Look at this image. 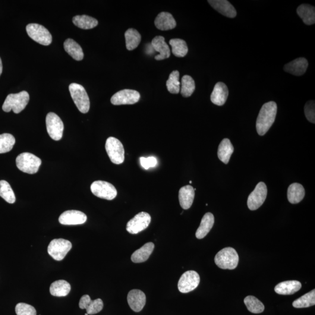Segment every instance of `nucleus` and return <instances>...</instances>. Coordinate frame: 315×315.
Masks as SVG:
<instances>
[{"mask_svg": "<svg viewBox=\"0 0 315 315\" xmlns=\"http://www.w3.org/2000/svg\"><path fill=\"white\" fill-rule=\"evenodd\" d=\"M42 163L39 158L29 153H24L20 154L16 159V164L21 171L34 174L39 171Z\"/></svg>", "mask_w": 315, "mask_h": 315, "instance_id": "nucleus-4", "label": "nucleus"}, {"mask_svg": "<svg viewBox=\"0 0 315 315\" xmlns=\"http://www.w3.org/2000/svg\"><path fill=\"white\" fill-rule=\"evenodd\" d=\"M157 29L160 31H169L174 29L176 22L171 14L162 12L158 15L154 22Z\"/></svg>", "mask_w": 315, "mask_h": 315, "instance_id": "nucleus-22", "label": "nucleus"}, {"mask_svg": "<svg viewBox=\"0 0 315 315\" xmlns=\"http://www.w3.org/2000/svg\"><path fill=\"white\" fill-rule=\"evenodd\" d=\"M151 46L156 52L159 53V55L155 57L157 61H162L169 58L171 56V50L163 36H158L154 37L151 42Z\"/></svg>", "mask_w": 315, "mask_h": 315, "instance_id": "nucleus-18", "label": "nucleus"}, {"mask_svg": "<svg viewBox=\"0 0 315 315\" xmlns=\"http://www.w3.org/2000/svg\"><path fill=\"white\" fill-rule=\"evenodd\" d=\"M140 160L141 165L146 170L155 167L158 163L156 158L154 157H141Z\"/></svg>", "mask_w": 315, "mask_h": 315, "instance_id": "nucleus-43", "label": "nucleus"}, {"mask_svg": "<svg viewBox=\"0 0 315 315\" xmlns=\"http://www.w3.org/2000/svg\"><path fill=\"white\" fill-rule=\"evenodd\" d=\"M140 99V94L137 91L124 90L113 94L110 101L114 105H133Z\"/></svg>", "mask_w": 315, "mask_h": 315, "instance_id": "nucleus-13", "label": "nucleus"}, {"mask_svg": "<svg viewBox=\"0 0 315 315\" xmlns=\"http://www.w3.org/2000/svg\"><path fill=\"white\" fill-rule=\"evenodd\" d=\"M87 217L84 213L77 210H68L60 216V223L64 225L83 224L87 221Z\"/></svg>", "mask_w": 315, "mask_h": 315, "instance_id": "nucleus-15", "label": "nucleus"}, {"mask_svg": "<svg viewBox=\"0 0 315 315\" xmlns=\"http://www.w3.org/2000/svg\"><path fill=\"white\" fill-rule=\"evenodd\" d=\"M27 33L32 39L44 46H49L52 42V36L49 31L42 25L37 24H28Z\"/></svg>", "mask_w": 315, "mask_h": 315, "instance_id": "nucleus-7", "label": "nucleus"}, {"mask_svg": "<svg viewBox=\"0 0 315 315\" xmlns=\"http://www.w3.org/2000/svg\"><path fill=\"white\" fill-rule=\"evenodd\" d=\"M208 2L214 9L225 17L230 18H234L236 17L235 8L226 0H209Z\"/></svg>", "mask_w": 315, "mask_h": 315, "instance_id": "nucleus-20", "label": "nucleus"}, {"mask_svg": "<svg viewBox=\"0 0 315 315\" xmlns=\"http://www.w3.org/2000/svg\"><path fill=\"white\" fill-rule=\"evenodd\" d=\"M214 223L213 214L210 213L205 214L196 232V238L199 239L204 238L212 229Z\"/></svg>", "mask_w": 315, "mask_h": 315, "instance_id": "nucleus-26", "label": "nucleus"}, {"mask_svg": "<svg viewBox=\"0 0 315 315\" xmlns=\"http://www.w3.org/2000/svg\"><path fill=\"white\" fill-rule=\"evenodd\" d=\"M172 52L178 58H184L188 53V47L185 41L181 39H172L169 41Z\"/></svg>", "mask_w": 315, "mask_h": 315, "instance_id": "nucleus-34", "label": "nucleus"}, {"mask_svg": "<svg viewBox=\"0 0 315 315\" xmlns=\"http://www.w3.org/2000/svg\"><path fill=\"white\" fill-rule=\"evenodd\" d=\"M267 194V189L266 184L264 182H259L248 197L249 209L252 211L259 209L265 201Z\"/></svg>", "mask_w": 315, "mask_h": 315, "instance_id": "nucleus-11", "label": "nucleus"}, {"mask_svg": "<svg viewBox=\"0 0 315 315\" xmlns=\"http://www.w3.org/2000/svg\"><path fill=\"white\" fill-rule=\"evenodd\" d=\"M65 52L75 61H81L84 58V53L81 47L71 39H67L64 43Z\"/></svg>", "mask_w": 315, "mask_h": 315, "instance_id": "nucleus-31", "label": "nucleus"}, {"mask_svg": "<svg viewBox=\"0 0 315 315\" xmlns=\"http://www.w3.org/2000/svg\"><path fill=\"white\" fill-rule=\"evenodd\" d=\"M72 22L75 26L83 30H91L96 27L98 24L95 18L88 15H77L72 18Z\"/></svg>", "mask_w": 315, "mask_h": 315, "instance_id": "nucleus-32", "label": "nucleus"}, {"mask_svg": "<svg viewBox=\"0 0 315 315\" xmlns=\"http://www.w3.org/2000/svg\"><path fill=\"white\" fill-rule=\"evenodd\" d=\"M297 14L307 25L315 23V8L309 4H302L297 8Z\"/></svg>", "mask_w": 315, "mask_h": 315, "instance_id": "nucleus-29", "label": "nucleus"}, {"mask_svg": "<svg viewBox=\"0 0 315 315\" xmlns=\"http://www.w3.org/2000/svg\"><path fill=\"white\" fill-rule=\"evenodd\" d=\"M228 89L224 83L219 82L216 84L212 94L211 100L217 106H222L225 103L228 96Z\"/></svg>", "mask_w": 315, "mask_h": 315, "instance_id": "nucleus-19", "label": "nucleus"}, {"mask_svg": "<svg viewBox=\"0 0 315 315\" xmlns=\"http://www.w3.org/2000/svg\"><path fill=\"white\" fill-rule=\"evenodd\" d=\"M234 149L233 147L231 141L228 138H224L220 144L218 150V157L220 160L225 164H227Z\"/></svg>", "mask_w": 315, "mask_h": 315, "instance_id": "nucleus-28", "label": "nucleus"}, {"mask_svg": "<svg viewBox=\"0 0 315 315\" xmlns=\"http://www.w3.org/2000/svg\"><path fill=\"white\" fill-rule=\"evenodd\" d=\"M0 196L8 203L13 204L15 202L14 192L7 181H0Z\"/></svg>", "mask_w": 315, "mask_h": 315, "instance_id": "nucleus-38", "label": "nucleus"}, {"mask_svg": "<svg viewBox=\"0 0 315 315\" xmlns=\"http://www.w3.org/2000/svg\"><path fill=\"white\" fill-rule=\"evenodd\" d=\"M29 100L30 94L27 91L9 94L3 104L2 110L5 112L13 110L16 114H18L26 108Z\"/></svg>", "mask_w": 315, "mask_h": 315, "instance_id": "nucleus-2", "label": "nucleus"}, {"mask_svg": "<svg viewBox=\"0 0 315 315\" xmlns=\"http://www.w3.org/2000/svg\"><path fill=\"white\" fill-rule=\"evenodd\" d=\"M194 189L190 185L185 186L179 190V200L182 209H190L194 201Z\"/></svg>", "mask_w": 315, "mask_h": 315, "instance_id": "nucleus-23", "label": "nucleus"}, {"mask_svg": "<svg viewBox=\"0 0 315 315\" xmlns=\"http://www.w3.org/2000/svg\"><path fill=\"white\" fill-rule=\"evenodd\" d=\"M315 305V290L313 289L301 297L293 302L292 305L295 308H304L314 306Z\"/></svg>", "mask_w": 315, "mask_h": 315, "instance_id": "nucleus-35", "label": "nucleus"}, {"mask_svg": "<svg viewBox=\"0 0 315 315\" xmlns=\"http://www.w3.org/2000/svg\"><path fill=\"white\" fill-rule=\"evenodd\" d=\"M85 315H88V314H85Z\"/></svg>", "mask_w": 315, "mask_h": 315, "instance_id": "nucleus-46", "label": "nucleus"}, {"mask_svg": "<svg viewBox=\"0 0 315 315\" xmlns=\"http://www.w3.org/2000/svg\"><path fill=\"white\" fill-rule=\"evenodd\" d=\"M308 67L306 59L301 58L294 60L285 65L284 70L289 74L300 76L305 73Z\"/></svg>", "mask_w": 315, "mask_h": 315, "instance_id": "nucleus-21", "label": "nucleus"}, {"mask_svg": "<svg viewBox=\"0 0 315 315\" xmlns=\"http://www.w3.org/2000/svg\"><path fill=\"white\" fill-rule=\"evenodd\" d=\"M46 124L47 133L55 141L62 139L64 131V124L58 115L50 112L47 115Z\"/></svg>", "mask_w": 315, "mask_h": 315, "instance_id": "nucleus-10", "label": "nucleus"}, {"mask_svg": "<svg viewBox=\"0 0 315 315\" xmlns=\"http://www.w3.org/2000/svg\"><path fill=\"white\" fill-rule=\"evenodd\" d=\"M71 291V285L65 280H58L50 285V292L55 297H65Z\"/></svg>", "mask_w": 315, "mask_h": 315, "instance_id": "nucleus-30", "label": "nucleus"}, {"mask_svg": "<svg viewBox=\"0 0 315 315\" xmlns=\"http://www.w3.org/2000/svg\"><path fill=\"white\" fill-rule=\"evenodd\" d=\"M305 114L308 121L315 123V105L314 100H310L305 106Z\"/></svg>", "mask_w": 315, "mask_h": 315, "instance_id": "nucleus-42", "label": "nucleus"}, {"mask_svg": "<svg viewBox=\"0 0 315 315\" xmlns=\"http://www.w3.org/2000/svg\"><path fill=\"white\" fill-rule=\"evenodd\" d=\"M2 64L1 58H0V75L2 74Z\"/></svg>", "mask_w": 315, "mask_h": 315, "instance_id": "nucleus-44", "label": "nucleus"}, {"mask_svg": "<svg viewBox=\"0 0 315 315\" xmlns=\"http://www.w3.org/2000/svg\"><path fill=\"white\" fill-rule=\"evenodd\" d=\"M277 112V104L269 102L264 104L256 121V130L259 135H265L275 121Z\"/></svg>", "mask_w": 315, "mask_h": 315, "instance_id": "nucleus-1", "label": "nucleus"}, {"mask_svg": "<svg viewBox=\"0 0 315 315\" xmlns=\"http://www.w3.org/2000/svg\"><path fill=\"white\" fill-rule=\"evenodd\" d=\"M302 287L301 283L296 280L280 283L276 286L275 291L280 295H292L298 292Z\"/></svg>", "mask_w": 315, "mask_h": 315, "instance_id": "nucleus-24", "label": "nucleus"}, {"mask_svg": "<svg viewBox=\"0 0 315 315\" xmlns=\"http://www.w3.org/2000/svg\"><path fill=\"white\" fill-rule=\"evenodd\" d=\"M166 87L169 92L173 94H177L180 92L181 83L179 82V72L173 71L169 75L166 81Z\"/></svg>", "mask_w": 315, "mask_h": 315, "instance_id": "nucleus-39", "label": "nucleus"}, {"mask_svg": "<svg viewBox=\"0 0 315 315\" xmlns=\"http://www.w3.org/2000/svg\"><path fill=\"white\" fill-rule=\"evenodd\" d=\"M91 190L94 196L103 199L112 200L117 196V190L109 182L97 181L93 183Z\"/></svg>", "mask_w": 315, "mask_h": 315, "instance_id": "nucleus-9", "label": "nucleus"}, {"mask_svg": "<svg viewBox=\"0 0 315 315\" xmlns=\"http://www.w3.org/2000/svg\"><path fill=\"white\" fill-rule=\"evenodd\" d=\"M214 260L220 269L234 270L238 266L239 256L234 248L228 247L219 252Z\"/></svg>", "mask_w": 315, "mask_h": 315, "instance_id": "nucleus-3", "label": "nucleus"}, {"mask_svg": "<svg viewBox=\"0 0 315 315\" xmlns=\"http://www.w3.org/2000/svg\"><path fill=\"white\" fill-rule=\"evenodd\" d=\"M151 220V217L149 213L141 212L129 220L126 226V230L130 234H137L147 228Z\"/></svg>", "mask_w": 315, "mask_h": 315, "instance_id": "nucleus-14", "label": "nucleus"}, {"mask_svg": "<svg viewBox=\"0 0 315 315\" xmlns=\"http://www.w3.org/2000/svg\"><path fill=\"white\" fill-rule=\"evenodd\" d=\"M15 138L11 134H0V154L8 153L13 149Z\"/></svg>", "mask_w": 315, "mask_h": 315, "instance_id": "nucleus-40", "label": "nucleus"}, {"mask_svg": "<svg viewBox=\"0 0 315 315\" xmlns=\"http://www.w3.org/2000/svg\"><path fill=\"white\" fill-rule=\"evenodd\" d=\"M126 48L128 50H133L136 49L141 42V36L139 32L136 30L130 28L125 33Z\"/></svg>", "mask_w": 315, "mask_h": 315, "instance_id": "nucleus-33", "label": "nucleus"}, {"mask_svg": "<svg viewBox=\"0 0 315 315\" xmlns=\"http://www.w3.org/2000/svg\"><path fill=\"white\" fill-rule=\"evenodd\" d=\"M154 244L153 242H149L145 244L139 250L135 251L131 255V259L133 262L140 263L144 262L149 259L150 255L154 250Z\"/></svg>", "mask_w": 315, "mask_h": 315, "instance_id": "nucleus-25", "label": "nucleus"}, {"mask_svg": "<svg viewBox=\"0 0 315 315\" xmlns=\"http://www.w3.org/2000/svg\"><path fill=\"white\" fill-rule=\"evenodd\" d=\"M189 183H190V184H191L192 182H191V181H190V182H189Z\"/></svg>", "mask_w": 315, "mask_h": 315, "instance_id": "nucleus-45", "label": "nucleus"}, {"mask_svg": "<svg viewBox=\"0 0 315 315\" xmlns=\"http://www.w3.org/2000/svg\"><path fill=\"white\" fill-rule=\"evenodd\" d=\"M72 244L69 241L64 239H55L50 242L47 252L53 259L61 261L71 250Z\"/></svg>", "mask_w": 315, "mask_h": 315, "instance_id": "nucleus-8", "label": "nucleus"}, {"mask_svg": "<svg viewBox=\"0 0 315 315\" xmlns=\"http://www.w3.org/2000/svg\"><path fill=\"white\" fill-rule=\"evenodd\" d=\"M200 282V276L195 271L190 270L183 274L178 282L179 291L184 294L196 289Z\"/></svg>", "mask_w": 315, "mask_h": 315, "instance_id": "nucleus-12", "label": "nucleus"}, {"mask_svg": "<svg viewBox=\"0 0 315 315\" xmlns=\"http://www.w3.org/2000/svg\"><path fill=\"white\" fill-rule=\"evenodd\" d=\"M105 149L112 162L116 165L124 163L125 158L124 147L117 138L109 137L106 141Z\"/></svg>", "mask_w": 315, "mask_h": 315, "instance_id": "nucleus-6", "label": "nucleus"}, {"mask_svg": "<svg viewBox=\"0 0 315 315\" xmlns=\"http://www.w3.org/2000/svg\"><path fill=\"white\" fill-rule=\"evenodd\" d=\"M72 100L81 113H87L90 108V101L87 91L80 84L72 83L69 86Z\"/></svg>", "mask_w": 315, "mask_h": 315, "instance_id": "nucleus-5", "label": "nucleus"}, {"mask_svg": "<svg viewBox=\"0 0 315 315\" xmlns=\"http://www.w3.org/2000/svg\"><path fill=\"white\" fill-rule=\"evenodd\" d=\"M305 189L302 185L294 183L288 189L287 197L289 203L297 204L304 199L305 197Z\"/></svg>", "mask_w": 315, "mask_h": 315, "instance_id": "nucleus-27", "label": "nucleus"}, {"mask_svg": "<svg viewBox=\"0 0 315 315\" xmlns=\"http://www.w3.org/2000/svg\"><path fill=\"white\" fill-rule=\"evenodd\" d=\"M79 307L82 310H86L88 315H94L102 310L103 303L101 299L91 300L89 295H84L80 299Z\"/></svg>", "mask_w": 315, "mask_h": 315, "instance_id": "nucleus-17", "label": "nucleus"}, {"mask_svg": "<svg viewBox=\"0 0 315 315\" xmlns=\"http://www.w3.org/2000/svg\"><path fill=\"white\" fill-rule=\"evenodd\" d=\"M127 301L132 310L139 313L146 305V296L139 289H133L128 292Z\"/></svg>", "mask_w": 315, "mask_h": 315, "instance_id": "nucleus-16", "label": "nucleus"}, {"mask_svg": "<svg viewBox=\"0 0 315 315\" xmlns=\"http://www.w3.org/2000/svg\"><path fill=\"white\" fill-rule=\"evenodd\" d=\"M15 312L17 315H36L35 308L25 303L18 304L15 307Z\"/></svg>", "mask_w": 315, "mask_h": 315, "instance_id": "nucleus-41", "label": "nucleus"}, {"mask_svg": "<svg viewBox=\"0 0 315 315\" xmlns=\"http://www.w3.org/2000/svg\"><path fill=\"white\" fill-rule=\"evenodd\" d=\"M244 303L248 310L252 313L260 314L264 310V306L262 302L253 296H248L244 299Z\"/></svg>", "mask_w": 315, "mask_h": 315, "instance_id": "nucleus-36", "label": "nucleus"}, {"mask_svg": "<svg viewBox=\"0 0 315 315\" xmlns=\"http://www.w3.org/2000/svg\"><path fill=\"white\" fill-rule=\"evenodd\" d=\"M195 88V82L193 78L188 75L182 77L180 91L183 96H190L194 93Z\"/></svg>", "mask_w": 315, "mask_h": 315, "instance_id": "nucleus-37", "label": "nucleus"}]
</instances>
